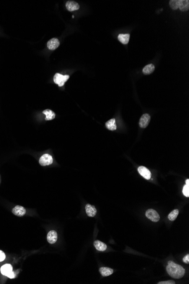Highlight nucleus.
I'll list each match as a JSON object with an SVG mask.
<instances>
[{"mask_svg": "<svg viewBox=\"0 0 189 284\" xmlns=\"http://www.w3.org/2000/svg\"><path fill=\"white\" fill-rule=\"evenodd\" d=\"M167 271L172 277L179 279L183 277L185 273V270L180 265L169 261L167 267Z\"/></svg>", "mask_w": 189, "mask_h": 284, "instance_id": "obj_1", "label": "nucleus"}, {"mask_svg": "<svg viewBox=\"0 0 189 284\" xmlns=\"http://www.w3.org/2000/svg\"><path fill=\"white\" fill-rule=\"evenodd\" d=\"M69 75H62L57 73L54 75L53 81L56 84L58 85V86L62 87L69 79Z\"/></svg>", "mask_w": 189, "mask_h": 284, "instance_id": "obj_2", "label": "nucleus"}, {"mask_svg": "<svg viewBox=\"0 0 189 284\" xmlns=\"http://www.w3.org/2000/svg\"><path fill=\"white\" fill-rule=\"evenodd\" d=\"M146 216L147 217L149 220L151 221L157 222L160 220V216L157 213V212L154 209L147 210L146 212Z\"/></svg>", "mask_w": 189, "mask_h": 284, "instance_id": "obj_3", "label": "nucleus"}, {"mask_svg": "<svg viewBox=\"0 0 189 284\" xmlns=\"http://www.w3.org/2000/svg\"><path fill=\"white\" fill-rule=\"evenodd\" d=\"M53 159L52 156L49 154H45L41 156L39 159V163L42 166H46L52 164Z\"/></svg>", "mask_w": 189, "mask_h": 284, "instance_id": "obj_4", "label": "nucleus"}, {"mask_svg": "<svg viewBox=\"0 0 189 284\" xmlns=\"http://www.w3.org/2000/svg\"><path fill=\"white\" fill-rule=\"evenodd\" d=\"M151 120V117L149 114H145L142 115L139 120V126L142 128H145L149 125Z\"/></svg>", "mask_w": 189, "mask_h": 284, "instance_id": "obj_5", "label": "nucleus"}, {"mask_svg": "<svg viewBox=\"0 0 189 284\" xmlns=\"http://www.w3.org/2000/svg\"><path fill=\"white\" fill-rule=\"evenodd\" d=\"M138 171L139 174H141V175L143 176L144 178H145L146 179L149 180L151 179V172L146 167L144 166H140L138 167Z\"/></svg>", "mask_w": 189, "mask_h": 284, "instance_id": "obj_6", "label": "nucleus"}, {"mask_svg": "<svg viewBox=\"0 0 189 284\" xmlns=\"http://www.w3.org/2000/svg\"><path fill=\"white\" fill-rule=\"evenodd\" d=\"M12 213L17 216L22 217L26 214V210L22 206L17 205L12 210Z\"/></svg>", "mask_w": 189, "mask_h": 284, "instance_id": "obj_7", "label": "nucleus"}, {"mask_svg": "<svg viewBox=\"0 0 189 284\" xmlns=\"http://www.w3.org/2000/svg\"><path fill=\"white\" fill-rule=\"evenodd\" d=\"M66 7L69 12H73L79 9V5L74 1H68L66 3Z\"/></svg>", "mask_w": 189, "mask_h": 284, "instance_id": "obj_8", "label": "nucleus"}, {"mask_svg": "<svg viewBox=\"0 0 189 284\" xmlns=\"http://www.w3.org/2000/svg\"><path fill=\"white\" fill-rule=\"evenodd\" d=\"M60 43L58 39L52 38L48 41L47 47L50 50H54L59 47Z\"/></svg>", "mask_w": 189, "mask_h": 284, "instance_id": "obj_9", "label": "nucleus"}, {"mask_svg": "<svg viewBox=\"0 0 189 284\" xmlns=\"http://www.w3.org/2000/svg\"><path fill=\"white\" fill-rule=\"evenodd\" d=\"M48 242L50 244H54L57 240V233L55 230L50 231L47 235Z\"/></svg>", "mask_w": 189, "mask_h": 284, "instance_id": "obj_10", "label": "nucleus"}, {"mask_svg": "<svg viewBox=\"0 0 189 284\" xmlns=\"http://www.w3.org/2000/svg\"><path fill=\"white\" fill-rule=\"evenodd\" d=\"M0 271L1 273L7 277V276L12 272H13V267L11 264H6L4 265L3 266L1 267Z\"/></svg>", "mask_w": 189, "mask_h": 284, "instance_id": "obj_11", "label": "nucleus"}, {"mask_svg": "<svg viewBox=\"0 0 189 284\" xmlns=\"http://www.w3.org/2000/svg\"><path fill=\"white\" fill-rule=\"evenodd\" d=\"M85 208H86V213L88 216L91 217L95 216L97 213V210L94 206L88 204L86 205Z\"/></svg>", "mask_w": 189, "mask_h": 284, "instance_id": "obj_12", "label": "nucleus"}, {"mask_svg": "<svg viewBox=\"0 0 189 284\" xmlns=\"http://www.w3.org/2000/svg\"><path fill=\"white\" fill-rule=\"evenodd\" d=\"M178 6L181 11H187L189 9V1L188 0H178Z\"/></svg>", "mask_w": 189, "mask_h": 284, "instance_id": "obj_13", "label": "nucleus"}, {"mask_svg": "<svg viewBox=\"0 0 189 284\" xmlns=\"http://www.w3.org/2000/svg\"><path fill=\"white\" fill-rule=\"evenodd\" d=\"M43 114L45 115V120H52L56 117V114L53 111L49 109H45L43 111Z\"/></svg>", "mask_w": 189, "mask_h": 284, "instance_id": "obj_14", "label": "nucleus"}, {"mask_svg": "<svg viewBox=\"0 0 189 284\" xmlns=\"http://www.w3.org/2000/svg\"><path fill=\"white\" fill-rule=\"evenodd\" d=\"M94 246L97 250L100 251H104L106 250L107 246L106 244L100 241H95L94 242Z\"/></svg>", "mask_w": 189, "mask_h": 284, "instance_id": "obj_15", "label": "nucleus"}, {"mask_svg": "<svg viewBox=\"0 0 189 284\" xmlns=\"http://www.w3.org/2000/svg\"><path fill=\"white\" fill-rule=\"evenodd\" d=\"M99 271L101 275L104 277H107L111 275L113 273V270L108 268V267H101L100 268Z\"/></svg>", "mask_w": 189, "mask_h": 284, "instance_id": "obj_16", "label": "nucleus"}, {"mask_svg": "<svg viewBox=\"0 0 189 284\" xmlns=\"http://www.w3.org/2000/svg\"><path fill=\"white\" fill-rule=\"evenodd\" d=\"M118 39L123 44H127L130 39V34H120L118 36Z\"/></svg>", "mask_w": 189, "mask_h": 284, "instance_id": "obj_17", "label": "nucleus"}, {"mask_svg": "<svg viewBox=\"0 0 189 284\" xmlns=\"http://www.w3.org/2000/svg\"><path fill=\"white\" fill-rule=\"evenodd\" d=\"M107 128L110 130H115L117 129V125L115 119H112L105 123Z\"/></svg>", "mask_w": 189, "mask_h": 284, "instance_id": "obj_18", "label": "nucleus"}, {"mask_svg": "<svg viewBox=\"0 0 189 284\" xmlns=\"http://www.w3.org/2000/svg\"><path fill=\"white\" fill-rule=\"evenodd\" d=\"M155 66L153 64H149L146 65L143 69V73L146 75L151 74L154 72Z\"/></svg>", "mask_w": 189, "mask_h": 284, "instance_id": "obj_19", "label": "nucleus"}, {"mask_svg": "<svg viewBox=\"0 0 189 284\" xmlns=\"http://www.w3.org/2000/svg\"><path fill=\"white\" fill-rule=\"evenodd\" d=\"M178 214H179V211L178 209L174 210L172 212H171L168 215V218L169 220L172 221H175L178 216Z\"/></svg>", "mask_w": 189, "mask_h": 284, "instance_id": "obj_20", "label": "nucleus"}, {"mask_svg": "<svg viewBox=\"0 0 189 284\" xmlns=\"http://www.w3.org/2000/svg\"><path fill=\"white\" fill-rule=\"evenodd\" d=\"M169 5L170 7L173 10H177L178 8V1L177 0H171L169 1Z\"/></svg>", "mask_w": 189, "mask_h": 284, "instance_id": "obj_21", "label": "nucleus"}, {"mask_svg": "<svg viewBox=\"0 0 189 284\" xmlns=\"http://www.w3.org/2000/svg\"><path fill=\"white\" fill-rule=\"evenodd\" d=\"M183 192L184 196L188 197L189 196V185L186 184L183 188Z\"/></svg>", "mask_w": 189, "mask_h": 284, "instance_id": "obj_22", "label": "nucleus"}, {"mask_svg": "<svg viewBox=\"0 0 189 284\" xmlns=\"http://www.w3.org/2000/svg\"><path fill=\"white\" fill-rule=\"evenodd\" d=\"M6 258V255L2 251L0 250V262H3Z\"/></svg>", "mask_w": 189, "mask_h": 284, "instance_id": "obj_23", "label": "nucleus"}, {"mask_svg": "<svg viewBox=\"0 0 189 284\" xmlns=\"http://www.w3.org/2000/svg\"><path fill=\"white\" fill-rule=\"evenodd\" d=\"M158 284H175V282L172 280H169V281H162L159 282L157 283Z\"/></svg>", "mask_w": 189, "mask_h": 284, "instance_id": "obj_24", "label": "nucleus"}, {"mask_svg": "<svg viewBox=\"0 0 189 284\" xmlns=\"http://www.w3.org/2000/svg\"><path fill=\"white\" fill-rule=\"evenodd\" d=\"M183 262L186 264L189 263V255L187 254L185 257L183 258Z\"/></svg>", "mask_w": 189, "mask_h": 284, "instance_id": "obj_25", "label": "nucleus"}, {"mask_svg": "<svg viewBox=\"0 0 189 284\" xmlns=\"http://www.w3.org/2000/svg\"><path fill=\"white\" fill-rule=\"evenodd\" d=\"M7 277L9 278H14L15 277V273H14L13 271L8 276H7Z\"/></svg>", "mask_w": 189, "mask_h": 284, "instance_id": "obj_26", "label": "nucleus"}, {"mask_svg": "<svg viewBox=\"0 0 189 284\" xmlns=\"http://www.w3.org/2000/svg\"><path fill=\"white\" fill-rule=\"evenodd\" d=\"M186 184L188 185H189V179H187L186 180Z\"/></svg>", "mask_w": 189, "mask_h": 284, "instance_id": "obj_27", "label": "nucleus"}]
</instances>
